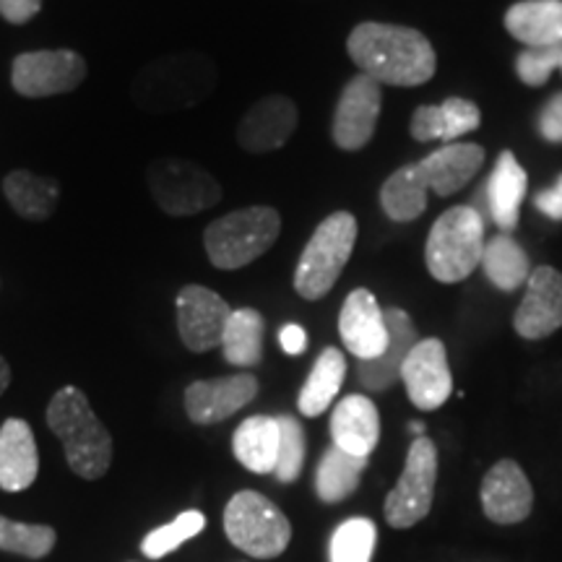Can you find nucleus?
Masks as SVG:
<instances>
[{"instance_id":"nucleus-1","label":"nucleus","mask_w":562,"mask_h":562,"mask_svg":"<svg viewBox=\"0 0 562 562\" xmlns=\"http://www.w3.org/2000/svg\"><path fill=\"white\" fill-rule=\"evenodd\" d=\"M347 50L364 76L389 87H419L435 76L430 40L409 26L368 21L351 30Z\"/></svg>"},{"instance_id":"nucleus-2","label":"nucleus","mask_w":562,"mask_h":562,"mask_svg":"<svg viewBox=\"0 0 562 562\" xmlns=\"http://www.w3.org/2000/svg\"><path fill=\"white\" fill-rule=\"evenodd\" d=\"M47 425L58 435L70 472L81 480H100L112 463V435L97 419L87 393L66 385L47 406Z\"/></svg>"},{"instance_id":"nucleus-3","label":"nucleus","mask_w":562,"mask_h":562,"mask_svg":"<svg viewBox=\"0 0 562 562\" xmlns=\"http://www.w3.org/2000/svg\"><path fill=\"white\" fill-rule=\"evenodd\" d=\"M279 232L281 216L277 209L250 206L211 222L203 232V245L216 269L235 271L269 252Z\"/></svg>"},{"instance_id":"nucleus-4","label":"nucleus","mask_w":562,"mask_h":562,"mask_svg":"<svg viewBox=\"0 0 562 562\" xmlns=\"http://www.w3.org/2000/svg\"><path fill=\"white\" fill-rule=\"evenodd\" d=\"M484 220L474 206H453L432 224L425 245L427 271L442 284L472 277L482 263Z\"/></svg>"},{"instance_id":"nucleus-5","label":"nucleus","mask_w":562,"mask_h":562,"mask_svg":"<svg viewBox=\"0 0 562 562\" xmlns=\"http://www.w3.org/2000/svg\"><path fill=\"white\" fill-rule=\"evenodd\" d=\"M357 243V220L347 211L326 216L302 250L294 290L302 300H321L334 290Z\"/></svg>"},{"instance_id":"nucleus-6","label":"nucleus","mask_w":562,"mask_h":562,"mask_svg":"<svg viewBox=\"0 0 562 562\" xmlns=\"http://www.w3.org/2000/svg\"><path fill=\"white\" fill-rule=\"evenodd\" d=\"M211 87H214L211 63L193 55H180L146 66L133 81L131 94L140 110L161 112L191 108L203 100V94H209Z\"/></svg>"},{"instance_id":"nucleus-7","label":"nucleus","mask_w":562,"mask_h":562,"mask_svg":"<svg viewBox=\"0 0 562 562\" xmlns=\"http://www.w3.org/2000/svg\"><path fill=\"white\" fill-rule=\"evenodd\" d=\"M224 531L237 550L258 560L279 558L290 547V518L261 492L243 490L224 508Z\"/></svg>"},{"instance_id":"nucleus-8","label":"nucleus","mask_w":562,"mask_h":562,"mask_svg":"<svg viewBox=\"0 0 562 562\" xmlns=\"http://www.w3.org/2000/svg\"><path fill=\"white\" fill-rule=\"evenodd\" d=\"M146 186L154 203L170 216H193L222 201L220 180L191 159H154L146 167Z\"/></svg>"},{"instance_id":"nucleus-9","label":"nucleus","mask_w":562,"mask_h":562,"mask_svg":"<svg viewBox=\"0 0 562 562\" xmlns=\"http://www.w3.org/2000/svg\"><path fill=\"white\" fill-rule=\"evenodd\" d=\"M435 482H438V448L427 435L414 438L406 453L402 480L385 497V521L393 529H409L432 508Z\"/></svg>"},{"instance_id":"nucleus-10","label":"nucleus","mask_w":562,"mask_h":562,"mask_svg":"<svg viewBox=\"0 0 562 562\" xmlns=\"http://www.w3.org/2000/svg\"><path fill=\"white\" fill-rule=\"evenodd\" d=\"M83 79H87V60L74 50L21 53L11 66V87L30 100L66 94L79 89Z\"/></svg>"},{"instance_id":"nucleus-11","label":"nucleus","mask_w":562,"mask_h":562,"mask_svg":"<svg viewBox=\"0 0 562 562\" xmlns=\"http://www.w3.org/2000/svg\"><path fill=\"white\" fill-rule=\"evenodd\" d=\"M383 91L381 83L370 76H355L347 87H344L339 104L334 112L331 136L334 144L344 151H357L370 144L375 136L378 117H381Z\"/></svg>"},{"instance_id":"nucleus-12","label":"nucleus","mask_w":562,"mask_h":562,"mask_svg":"<svg viewBox=\"0 0 562 562\" xmlns=\"http://www.w3.org/2000/svg\"><path fill=\"white\" fill-rule=\"evenodd\" d=\"M402 383L409 393V402L417 409H440L453 393V375L451 364H448L446 344L440 339H422L414 344L402 368Z\"/></svg>"},{"instance_id":"nucleus-13","label":"nucleus","mask_w":562,"mask_h":562,"mask_svg":"<svg viewBox=\"0 0 562 562\" xmlns=\"http://www.w3.org/2000/svg\"><path fill=\"white\" fill-rule=\"evenodd\" d=\"M232 307L209 286L188 284L178 294V331L188 349L201 355L222 347Z\"/></svg>"},{"instance_id":"nucleus-14","label":"nucleus","mask_w":562,"mask_h":562,"mask_svg":"<svg viewBox=\"0 0 562 562\" xmlns=\"http://www.w3.org/2000/svg\"><path fill=\"white\" fill-rule=\"evenodd\" d=\"M513 328L524 339H547L562 328V273L552 266L531 269Z\"/></svg>"},{"instance_id":"nucleus-15","label":"nucleus","mask_w":562,"mask_h":562,"mask_svg":"<svg viewBox=\"0 0 562 562\" xmlns=\"http://www.w3.org/2000/svg\"><path fill=\"white\" fill-rule=\"evenodd\" d=\"M258 393V381L250 372L214 381H195L186 389V412L195 425H216L248 406Z\"/></svg>"},{"instance_id":"nucleus-16","label":"nucleus","mask_w":562,"mask_h":562,"mask_svg":"<svg viewBox=\"0 0 562 562\" xmlns=\"http://www.w3.org/2000/svg\"><path fill=\"white\" fill-rule=\"evenodd\" d=\"M339 334L357 360H375L389 347V326L383 307L370 290H355L344 300L339 315Z\"/></svg>"},{"instance_id":"nucleus-17","label":"nucleus","mask_w":562,"mask_h":562,"mask_svg":"<svg viewBox=\"0 0 562 562\" xmlns=\"http://www.w3.org/2000/svg\"><path fill=\"white\" fill-rule=\"evenodd\" d=\"M480 497L484 516L501 526L521 524L524 518H529L533 505V490L529 484V476L510 459L497 461L484 474Z\"/></svg>"},{"instance_id":"nucleus-18","label":"nucleus","mask_w":562,"mask_h":562,"mask_svg":"<svg viewBox=\"0 0 562 562\" xmlns=\"http://www.w3.org/2000/svg\"><path fill=\"white\" fill-rule=\"evenodd\" d=\"M297 128V108L281 94L263 97L245 112L237 125V144L250 154L281 149Z\"/></svg>"},{"instance_id":"nucleus-19","label":"nucleus","mask_w":562,"mask_h":562,"mask_svg":"<svg viewBox=\"0 0 562 562\" xmlns=\"http://www.w3.org/2000/svg\"><path fill=\"white\" fill-rule=\"evenodd\" d=\"M385 326H389V347L375 360H364L357 364V378H360L362 389L383 393L389 391L393 383L402 381V368L409 357V351L417 344V328L404 313L402 307H389L383 311Z\"/></svg>"},{"instance_id":"nucleus-20","label":"nucleus","mask_w":562,"mask_h":562,"mask_svg":"<svg viewBox=\"0 0 562 562\" xmlns=\"http://www.w3.org/2000/svg\"><path fill=\"white\" fill-rule=\"evenodd\" d=\"M484 165V149L476 144H446L430 157L414 161V170L427 193L446 195L459 193Z\"/></svg>"},{"instance_id":"nucleus-21","label":"nucleus","mask_w":562,"mask_h":562,"mask_svg":"<svg viewBox=\"0 0 562 562\" xmlns=\"http://www.w3.org/2000/svg\"><path fill=\"white\" fill-rule=\"evenodd\" d=\"M331 438L334 446L351 456H368L378 448L381 440V414L368 396L341 398L331 414Z\"/></svg>"},{"instance_id":"nucleus-22","label":"nucleus","mask_w":562,"mask_h":562,"mask_svg":"<svg viewBox=\"0 0 562 562\" xmlns=\"http://www.w3.org/2000/svg\"><path fill=\"white\" fill-rule=\"evenodd\" d=\"M40 474V453L32 427L24 419H5L0 427V490L21 492Z\"/></svg>"},{"instance_id":"nucleus-23","label":"nucleus","mask_w":562,"mask_h":562,"mask_svg":"<svg viewBox=\"0 0 562 562\" xmlns=\"http://www.w3.org/2000/svg\"><path fill=\"white\" fill-rule=\"evenodd\" d=\"M526 188H529V178H526L524 167L518 165L516 154L503 151L482 191V199L487 203L492 222L503 232L516 229L521 203L526 199Z\"/></svg>"},{"instance_id":"nucleus-24","label":"nucleus","mask_w":562,"mask_h":562,"mask_svg":"<svg viewBox=\"0 0 562 562\" xmlns=\"http://www.w3.org/2000/svg\"><path fill=\"white\" fill-rule=\"evenodd\" d=\"M482 125V112L463 97H451L442 104L417 108L412 117V136L422 140H451L476 131Z\"/></svg>"},{"instance_id":"nucleus-25","label":"nucleus","mask_w":562,"mask_h":562,"mask_svg":"<svg viewBox=\"0 0 562 562\" xmlns=\"http://www.w3.org/2000/svg\"><path fill=\"white\" fill-rule=\"evenodd\" d=\"M505 30L524 47L562 45V0H521L510 5Z\"/></svg>"},{"instance_id":"nucleus-26","label":"nucleus","mask_w":562,"mask_h":562,"mask_svg":"<svg viewBox=\"0 0 562 562\" xmlns=\"http://www.w3.org/2000/svg\"><path fill=\"white\" fill-rule=\"evenodd\" d=\"M232 451L235 459L243 463L252 474H273L279 456V422L277 417H258L245 419L232 435Z\"/></svg>"},{"instance_id":"nucleus-27","label":"nucleus","mask_w":562,"mask_h":562,"mask_svg":"<svg viewBox=\"0 0 562 562\" xmlns=\"http://www.w3.org/2000/svg\"><path fill=\"white\" fill-rule=\"evenodd\" d=\"M3 195L21 220L45 222L58 209L60 186L53 178H45V175L16 170L5 175Z\"/></svg>"},{"instance_id":"nucleus-28","label":"nucleus","mask_w":562,"mask_h":562,"mask_svg":"<svg viewBox=\"0 0 562 562\" xmlns=\"http://www.w3.org/2000/svg\"><path fill=\"white\" fill-rule=\"evenodd\" d=\"M344 375H347V360H344L341 351L334 347L323 349L300 391V412L305 417H321L334 404L336 393L341 391Z\"/></svg>"},{"instance_id":"nucleus-29","label":"nucleus","mask_w":562,"mask_h":562,"mask_svg":"<svg viewBox=\"0 0 562 562\" xmlns=\"http://www.w3.org/2000/svg\"><path fill=\"white\" fill-rule=\"evenodd\" d=\"M263 334L266 321L263 315L252 307L232 311L227 328L222 336L224 360L235 368H256L263 360Z\"/></svg>"},{"instance_id":"nucleus-30","label":"nucleus","mask_w":562,"mask_h":562,"mask_svg":"<svg viewBox=\"0 0 562 562\" xmlns=\"http://www.w3.org/2000/svg\"><path fill=\"white\" fill-rule=\"evenodd\" d=\"M482 271L487 273V279L497 290L513 292L518 286L526 284L531 277V261L526 256V250L508 235L492 237L490 243H484L482 250Z\"/></svg>"},{"instance_id":"nucleus-31","label":"nucleus","mask_w":562,"mask_h":562,"mask_svg":"<svg viewBox=\"0 0 562 562\" xmlns=\"http://www.w3.org/2000/svg\"><path fill=\"white\" fill-rule=\"evenodd\" d=\"M368 469V459L362 456H351L341 448L331 446L318 463V474H315V492L323 503H341L360 487L362 472Z\"/></svg>"},{"instance_id":"nucleus-32","label":"nucleus","mask_w":562,"mask_h":562,"mask_svg":"<svg viewBox=\"0 0 562 562\" xmlns=\"http://www.w3.org/2000/svg\"><path fill=\"white\" fill-rule=\"evenodd\" d=\"M381 206L393 222H414L427 209V188L417 178L414 165L398 167L381 188Z\"/></svg>"},{"instance_id":"nucleus-33","label":"nucleus","mask_w":562,"mask_h":562,"mask_svg":"<svg viewBox=\"0 0 562 562\" xmlns=\"http://www.w3.org/2000/svg\"><path fill=\"white\" fill-rule=\"evenodd\" d=\"M58 533L42 524H19L0 516V550L21 554V558L42 560L53 552Z\"/></svg>"},{"instance_id":"nucleus-34","label":"nucleus","mask_w":562,"mask_h":562,"mask_svg":"<svg viewBox=\"0 0 562 562\" xmlns=\"http://www.w3.org/2000/svg\"><path fill=\"white\" fill-rule=\"evenodd\" d=\"M378 544V529L370 518H349L334 531L328 544L331 562H370Z\"/></svg>"},{"instance_id":"nucleus-35","label":"nucleus","mask_w":562,"mask_h":562,"mask_svg":"<svg viewBox=\"0 0 562 562\" xmlns=\"http://www.w3.org/2000/svg\"><path fill=\"white\" fill-rule=\"evenodd\" d=\"M206 526V518H203L201 510H186L175 518L172 524L159 526L151 533H146L144 542H140V552L149 560H161L167 554H172L178 547H182L188 539L199 537Z\"/></svg>"},{"instance_id":"nucleus-36","label":"nucleus","mask_w":562,"mask_h":562,"mask_svg":"<svg viewBox=\"0 0 562 562\" xmlns=\"http://www.w3.org/2000/svg\"><path fill=\"white\" fill-rule=\"evenodd\" d=\"M279 422V456H277V469H273V476L279 482L290 484L297 482L302 474V467H305V430L302 425L290 414L284 417H277Z\"/></svg>"},{"instance_id":"nucleus-37","label":"nucleus","mask_w":562,"mask_h":562,"mask_svg":"<svg viewBox=\"0 0 562 562\" xmlns=\"http://www.w3.org/2000/svg\"><path fill=\"white\" fill-rule=\"evenodd\" d=\"M562 66V45L524 47L516 58V74L526 87H544L550 76Z\"/></svg>"},{"instance_id":"nucleus-38","label":"nucleus","mask_w":562,"mask_h":562,"mask_svg":"<svg viewBox=\"0 0 562 562\" xmlns=\"http://www.w3.org/2000/svg\"><path fill=\"white\" fill-rule=\"evenodd\" d=\"M539 133L550 144H562V91L554 94L539 112Z\"/></svg>"},{"instance_id":"nucleus-39","label":"nucleus","mask_w":562,"mask_h":562,"mask_svg":"<svg viewBox=\"0 0 562 562\" xmlns=\"http://www.w3.org/2000/svg\"><path fill=\"white\" fill-rule=\"evenodd\" d=\"M42 0H0V16L9 24H26L37 16Z\"/></svg>"},{"instance_id":"nucleus-40","label":"nucleus","mask_w":562,"mask_h":562,"mask_svg":"<svg viewBox=\"0 0 562 562\" xmlns=\"http://www.w3.org/2000/svg\"><path fill=\"white\" fill-rule=\"evenodd\" d=\"M533 203H537V209L542 211L547 220L562 222V175H560L558 182H554L552 188H547V191L537 193V199H533Z\"/></svg>"},{"instance_id":"nucleus-41","label":"nucleus","mask_w":562,"mask_h":562,"mask_svg":"<svg viewBox=\"0 0 562 562\" xmlns=\"http://www.w3.org/2000/svg\"><path fill=\"white\" fill-rule=\"evenodd\" d=\"M279 344L286 355H302L307 347L305 328L297 326V323H286V326L279 331Z\"/></svg>"},{"instance_id":"nucleus-42","label":"nucleus","mask_w":562,"mask_h":562,"mask_svg":"<svg viewBox=\"0 0 562 562\" xmlns=\"http://www.w3.org/2000/svg\"><path fill=\"white\" fill-rule=\"evenodd\" d=\"M9 383H11V368H9V362L0 357V396H3L5 389H9Z\"/></svg>"},{"instance_id":"nucleus-43","label":"nucleus","mask_w":562,"mask_h":562,"mask_svg":"<svg viewBox=\"0 0 562 562\" xmlns=\"http://www.w3.org/2000/svg\"><path fill=\"white\" fill-rule=\"evenodd\" d=\"M409 430L419 438V435H425V422H409Z\"/></svg>"},{"instance_id":"nucleus-44","label":"nucleus","mask_w":562,"mask_h":562,"mask_svg":"<svg viewBox=\"0 0 562 562\" xmlns=\"http://www.w3.org/2000/svg\"><path fill=\"white\" fill-rule=\"evenodd\" d=\"M560 70H562V66H560Z\"/></svg>"}]
</instances>
